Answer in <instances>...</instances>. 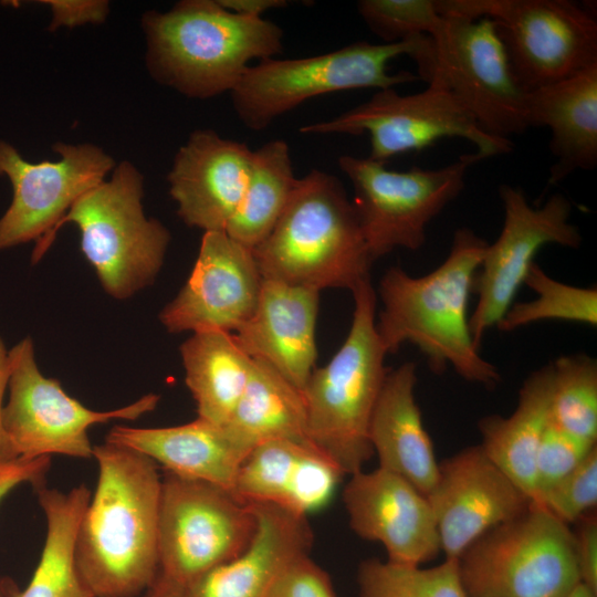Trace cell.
I'll list each match as a JSON object with an SVG mask.
<instances>
[{"label":"cell","mask_w":597,"mask_h":597,"mask_svg":"<svg viewBox=\"0 0 597 597\" xmlns=\"http://www.w3.org/2000/svg\"><path fill=\"white\" fill-rule=\"evenodd\" d=\"M441 15L488 18L525 93L597 65V22L569 0H434Z\"/></svg>","instance_id":"obj_8"},{"label":"cell","mask_w":597,"mask_h":597,"mask_svg":"<svg viewBox=\"0 0 597 597\" xmlns=\"http://www.w3.org/2000/svg\"><path fill=\"white\" fill-rule=\"evenodd\" d=\"M565 524L580 520L597 504V448L546 491L537 503Z\"/></svg>","instance_id":"obj_36"},{"label":"cell","mask_w":597,"mask_h":597,"mask_svg":"<svg viewBox=\"0 0 597 597\" xmlns=\"http://www.w3.org/2000/svg\"><path fill=\"white\" fill-rule=\"evenodd\" d=\"M253 150L212 129H197L175 155L169 193L191 228L224 231L244 193Z\"/></svg>","instance_id":"obj_20"},{"label":"cell","mask_w":597,"mask_h":597,"mask_svg":"<svg viewBox=\"0 0 597 597\" xmlns=\"http://www.w3.org/2000/svg\"><path fill=\"white\" fill-rule=\"evenodd\" d=\"M488 242L467 227L452 237L444 261L423 276H411L399 266L383 275L378 294L383 308L376 332L386 354L410 343L427 357L431 371L450 365L463 379L490 387L501 376L475 346L468 305Z\"/></svg>","instance_id":"obj_2"},{"label":"cell","mask_w":597,"mask_h":597,"mask_svg":"<svg viewBox=\"0 0 597 597\" xmlns=\"http://www.w3.org/2000/svg\"><path fill=\"white\" fill-rule=\"evenodd\" d=\"M142 27L151 76L191 98L231 93L251 61L283 51L277 24L235 14L218 0H182L165 12H145Z\"/></svg>","instance_id":"obj_3"},{"label":"cell","mask_w":597,"mask_h":597,"mask_svg":"<svg viewBox=\"0 0 597 597\" xmlns=\"http://www.w3.org/2000/svg\"><path fill=\"white\" fill-rule=\"evenodd\" d=\"M576 537V554L580 583L597 594V520L584 515Z\"/></svg>","instance_id":"obj_41"},{"label":"cell","mask_w":597,"mask_h":597,"mask_svg":"<svg viewBox=\"0 0 597 597\" xmlns=\"http://www.w3.org/2000/svg\"><path fill=\"white\" fill-rule=\"evenodd\" d=\"M318 301L316 290L263 280L254 312L234 332L251 358L271 365L300 391L315 369Z\"/></svg>","instance_id":"obj_21"},{"label":"cell","mask_w":597,"mask_h":597,"mask_svg":"<svg viewBox=\"0 0 597 597\" xmlns=\"http://www.w3.org/2000/svg\"><path fill=\"white\" fill-rule=\"evenodd\" d=\"M180 355L198 418L224 426L245 388L253 359L234 334L223 331L192 333L180 345Z\"/></svg>","instance_id":"obj_28"},{"label":"cell","mask_w":597,"mask_h":597,"mask_svg":"<svg viewBox=\"0 0 597 597\" xmlns=\"http://www.w3.org/2000/svg\"><path fill=\"white\" fill-rule=\"evenodd\" d=\"M567 597H597L591 589L579 583Z\"/></svg>","instance_id":"obj_45"},{"label":"cell","mask_w":597,"mask_h":597,"mask_svg":"<svg viewBox=\"0 0 597 597\" xmlns=\"http://www.w3.org/2000/svg\"><path fill=\"white\" fill-rule=\"evenodd\" d=\"M53 150L59 160L30 163L0 139V175L10 180L13 192L0 218V251L34 240L33 264L44 255L45 242L72 206L116 166L93 144L57 143Z\"/></svg>","instance_id":"obj_16"},{"label":"cell","mask_w":597,"mask_h":597,"mask_svg":"<svg viewBox=\"0 0 597 597\" xmlns=\"http://www.w3.org/2000/svg\"><path fill=\"white\" fill-rule=\"evenodd\" d=\"M431 48L420 35L397 43L356 42L337 50L305 57H270L250 65L230 93L239 121L251 130L268 128L277 117L305 101L324 94L356 88H394L420 80L417 74L388 72L399 55L415 62Z\"/></svg>","instance_id":"obj_6"},{"label":"cell","mask_w":597,"mask_h":597,"mask_svg":"<svg viewBox=\"0 0 597 597\" xmlns=\"http://www.w3.org/2000/svg\"><path fill=\"white\" fill-rule=\"evenodd\" d=\"M342 476L313 446L270 440L255 446L245 458L233 494L248 504H273L307 516L328 503Z\"/></svg>","instance_id":"obj_23"},{"label":"cell","mask_w":597,"mask_h":597,"mask_svg":"<svg viewBox=\"0 0 597 597\" xmlns=\"http://www.w3.org/2000/svg\"><path fill=\"white\" fill-rule=\"evenodd\" d=\"M143 597H186L185 588L176 583L165 578L164 576H157L154 584L144 593Z\"/></svg>","instance_id":"obj_44"},{"label":"cell","mask_w":597,"mask_h":597,"mask_svg":"<svg viewBox=\"0 0 597 597\" xmlns=\"http://www.w3.org/2000/svg\"><path fill=\"white\" fill-rule=\"evenodd\" d=\"M46 520L42 554L27 588L15 597H95L81 578L74 545L82 514L91 491L85 484L69 492L35 488Z\"/></svg>","instance_id":"obj_29"},{"label":"cell","mask_w":597,"mask_h":597,"mask_svg":"<svg viewBox=\"0 0 597 597\" xmlns=\"http://www.w3.org/2000/svg\"><path fill=\"white\" fill-rule=\"evenodd\" d=\"M552 364L534 370L523 383L516 408L491 415L478 426L486 455L531 499L535 498V457L549 421Z\"/></svg>","instance_id":"obj_27"},{"label":"cell","mask_w":597,"mask_h":597,"mask_svg":"<svg viewBox=\"0 0 597 597\" xmlns=\"http://www.w3.org/2000/svg\"><path fill=\"white\" fill-rule=\"evenodd\" d=\"M499 195L503 226L498 239L486 245L472 291L478 302L469 325L478 348L486 331L496 326L514 303L540 249L547 244L577 249L583 240L569 221L572 203L564 195L554 193L538 207L511 185H501Z\"/></svg>","instance_id":"obj_15"},{"label":"cell","mask_w":597,"mask_h":597,"mask_svg":"<svg viewBox=\"0 0 597 597\" xmlns=\"http://www.w3.org/2000/svg\"><path fill=\"white\" fill-rule=\"evenodd\" d=\"M52 11L49 27L53 31L61 27L74 28L86 23H102L109 12V3L104 0H46Z\"/></svg>","instance_id":"obj_40"},{"label":"cell","mask_w":597,"mask_h":597,"mask_svg":"<svg viewBox=\"0 0 597 597\" xmlns=\"http://www.w3.org/2000/svg\"><path fill=\"white\" fill-rule=\"evenodd\" d=\"M417 367L404 363L387 373L369 428L379 465L415 486L425 496L439 471L432 441L416 401Z\"/></svg>","instance_id":"obj_25"},{"label":"cell","mask_w":597,"mask_h":597,"mask_svg":"<svg viewBox=\"0 0 597 597\" xmlns=\"http://www.w3.org/2000/svg\"><path fill=\"white\" fill-rule=\"evenodd\" d=\"M343 502L352 531L380 543L388 562L420 566L441 553L427 496L401 476L378 467L349 475Z\"/></svg>","instance_id":"obj_19"},{"label":"cell","mask_w":597,"mask_h":597,"mask_svg":"<svg viewBox=\"0 0 597 597\" xmlns=\"http://www.w3.org/2000/svg\"><path fill=\"white\" fill-rule=\"evenodd\" d=\"M224 426L253 448L280 439L313 446L302 391L261 359H253L245 388Z\"/></svg>","instance_id":"obj_30"},{"label":"cell","mask_w":597,"mask_h":597,"mask_svg":"<svg viewBox=\"0 0 597 597\" xmlns=\"http://www.w3.org/2000/svg\"><path fill=\"white\" fill-rule=\"evenodd\" d=\"M256 517L231 491L164 471L158 523L159 575L186 588L251 542Z\"/></svg>","instance_id":"obj_12"},{"label":"cell","mask_w":597,"mask_h":597,"mask_svg":"<svg viewBox=\"0 0 597 597\" xmlns=\"http://www.w3.org/2000/svg\"><path fill=\"white\" fill-rule=\"evenodd\" d=\"M357 583L359 597H468L453 558L428 568L366 559Z\"/></svg>","instance_id":"obj_34"},{"label":"cell","mask_w":597,"mask_h":597,"mask_svg":"<svg viewBox=\"0 0 597 597\" xmlns=\"http://www.w3.org/2000/svg\"><path fill=\"white\" fill-rule=\"evenodd\" d=\"M458 566L468 597H567L580 583L575 534L533 502L475 541Z\"/></svg>","instance_id":"obj_9"},{"label":"cell","mask_w":597,"mask_h":597,"mask_svg":"<svg viewBox=\"0 0 597 597\" xmlns=\"http://www.w3.org/2000/svg\"><path fill=\"white\" fill-rule=\"evenodd\" d=\"M549 425L583 441L597 440V362L586 354L552 363Z\"/></svg>","instance_id":"obj_32"},{"label":"cell","mask_w":597,"mask_h":597,"mask_svg":"<svg viewBox=\"0 0 597 597\" xmlns=\"http://www.w3.org/2000/svg\"><path fill=\"white\" fill-rule=\"evenodd\" d=\"M429 38L432 54L420 80L446 86L492 136L510 139L528 129L526 93L490 19L441 15Z\"/></svg>","instance_id":"obj_13"},{"label":"cell","mask_w":597,"mask_h":597,"mask_svg":"<svg viewBox=\"0 0 597 597\" xmlns=\"http://www.w3.org/2000/svg\"><path fill=\"white\" fill-rule=\"evenodd\" d=\"M224 9L243 17L263 18L272 9L289 6L286 0H218Z\"/></svg>","instance_id":"obj_43"},{"label":"cell","mask_w":597,"mask_h":597,"mask_svg":"<svg viewBox=\"0 0 597 597\" xmlns=\"http://www.w3.org/2000/svg\"><path fill=\"white\" fill-rule=\"evenodd\" d=\"M303 134L369 135V159L421 150L442 138H462L476 147V160L506 155L511 139L492 136L446 86L430 82L426 90L401 95L395 88L378 90L368 101L323 122L300 127Z\"/></svg>","instance_id":"obj_11"},{"label":"cell","mask_w":597,"mask_h":597,"mask_svg":"<svg viewBox=\"0 0 597 597\" xmlns=\"http://www.w3.org/2000/svg\"><path fill=\"white\" fill-rule=\"evenodd\" d=\"M474 154L438 168L397 171L385 163L352 155L338 158L354 189L352 200L374 262L397 248L418 250L427 227L464 188Z\"/></svg>","instance_id":"obj_10"},{"label":"cell","mask_w":597,"mask_h":597,"mask_svg":"<svg viewBox=\"0 0 597 597\" xmlns=\"http://www.w3.org/2000/svg\"><path fill=\"white\" fill-rule=\"evenodd\" d=\"M263 277L251 249L224 231L205 232L193 269L159 313L167 332H237L254 312Z\"/></svg>","instance_id":"obj_18"},{"label":"cell","mask_w":597,"mask_h":597,"mask_svg":"<svg viewBox=\"0 0 597 597\" xmlns=\"http://www.w3.org/2000/svg\"><path fill=\"white\" fill-rule=\"evenodd\" d=\"M98 479L74 545L77 572L95 597H137L159 574L161 474L147 455L105 441L93 447Z\"/></svg>","instance_id":"obj_1"},{"label":"cell","mask_w":597,"mask_h":597,"mask_svg":"<svg viewBox=\"0 0 597 597\" xmlns=\"http://www.w3.org/2000/svg\"><path fill=\"white\" fill-rule=\"evenodd\" d=\"M352 293L347 337L325 366L312 371L302 391L308 440L344 475L362 471L374 455L369 428L388 373L387 354L376 332L377 295L371 282Z\"/></svg>","instance_id":"obj_5"},{"label":"cell","mask_w":597,"mask_h":597,"mask_svg":"<svg viewBox=\"0 0 597 597\" xmlns=\"http://www.w3.org/2000/svg\"><path fill=\"white\" fill-rule=\"evenodd\" d=\"M144 178L129 161L117 164L109 180L83 195L57 223L43 248L69 222L81 232V250L104 291L125 300L156 280L170 242L168 229L143 209Z\"/></svg>","instance_id":"obj_7"},{"label":"cell","mask_w":597,"mask_h":597,"mask_svg":"<svg viewBox=\"0 0 597 597\" xmlns=\"http://www.w3.org/2000/svg\"><path fill=\"white\" fill-rule=\"evenodd\" d=\"M296 181L286 142L274 139L253 150L244 193L224 232L253 250L277 223Z\"/></svg>","instance_id":"obj_31"},{"label":"cell","mask_w":597,"mask_h":597,"mask_svg":"<svg viewBox=\"0 0 597 597\" xmlns=\"http://www.w3.org/2000/svg\"><path fill=\"white\" fill-rule=\"evenodd\" d=\"M10 377V360L9 350L6 348L3 341L0 337V462H6L19 458L4 431L2 415H3V398L8 389Z\"/></svg>","instance_id":"obj_42"},{"label":"cell","mask_w":597,"mask_h":597,"mask_svg":"<svg viewBox=\"0 0 597 597\" xmlns=\"http://www.w3.org/2000/svg\"><path fill=\"white\" fill-rule=\"evenodd\" d=\"M252 252L263 280L318 292H353L370 281L374 263L342 181L318 169L297 178L277 223Z\"/></svg>","instance_id":"obj_4"},{"label":"cell","mask_w":597,"mask_h":597,"mask_svg":"<svg viewBox=\"0 0 597 597\" xmlns=\"http://www.w3.org/2000/svg\"><path fill=\"white\" fill-rule=\"evenodd\" d=\"M9 398L3 408L4 431L18 457L35 459L62 454L93 458L90 427L112 419L135 420L153 411L159 395L148 394L137 401L109 411L88 409L69 396L60 381L39 369L30 337L9 350Z\"/></svg>","instance_id":"obj_14"},{"label":"cell","mask_w":597,"mask_h":597,"mask_svg":"<svg viewBox=\"0 0 597 597\" xmlns=\"http://www.w3.org/2000/svg\"><path fill=\"white\" fill-rule=\"evenodd\" d=\"M536 294L527 302H514L498 323L501 332H512L541 321H567L597 325V290L559 282L534 262L524 281Z\"/></svg>","instance_id":"obj_33"},{"label":"cell","mask_w":597,"mask_h":597,"mask_svg":"<svg viewBox=\"0 0 597 597\" xmlns=\"http://www.w3.org/2000/svg\"><path fill=\"white\" fill-rule=\"evenodd\" d=\"M269 597H336V594L327 573L306 554L282 573Z\"/></svg>","instance_id":"obj_38"},{"label":"cell","mask_w":597,"mask_h":597,"mask_svg":"<svg viewBox=\"0 0 597 597\" xmlns=\"http://www.w3.org/2000/svg\"><path fill=\"white\" fill-rule=\"evenodd\" d=\"M105 441L132 448L178 476L233 493L238 472L253 447L227 426L197 418L180 426H114Z\"/></svg>","instance_id":"obj_24"},{"label":"cell","mask_w":597,"mask_h":597,"mask_svg":"<svg viewBox=\"0 0 597 597\" xmlns=\"http://www.w3.org/2000/svg\"><path fill=\"white\" fill-rule=\"evenodd\" d=\"M444 558L461 555L490 530L522 515L531 505L526 493L480 444L439 463L427 495Z\"/></svg>","instance_id":"obj_17"},{"label":"cell","mask_w":597,"mask_h":597,"mask_svg":"<svg viewBox=\"0 0 597 597\" xmlns=\"http://www.w3.org/2000/svg\"><path fill=\"white\" fill-rule=\"evenodd\" d=\"M251 505L256 530L249 545L190 583L186 597H269L282 573L310 553L314 536L306 515L268 503Z\"/></svg>","instance_id":"obj_22"},{"label":"cell","mask_w":597,"mask_h":597,"mask_svg":"<svg viewBox=\"0 0 597 597\" xmlns=\"http://www.w3.org/2000/svg\"><path fill=\"white\" fill-rule=\"evenodd\" d=\"M596 444L575 438L549 425L546 427L535 457V498L573 471Z\"/></svg>","instance_id":"obj_37"},{"label":"cell","mask_w":597,"mask_h":597,"mask_svg":"<svg viewBox=\"0 0 597 597\" xmlns=\"http://www.w3.org/2000/svg\"><path fill=\"white\" fill-rule=\"evenodd\" d=\"M357 11L383 43L430 36L441 21L434 0H360Z\"/></svg>","instance_id":"obj_35"},{"label":"cell","mask_w":597,"mask_h":597,"mask_svg":"<svg viewBox=\"0 0 597 597\" xmlns=\"http://www.w3.org/2000/svg\"><path fill=\"white\" fill-rule=\"evenodd\" d=\"M527 128L548 127L555 160L546 187L597 166V65L525 95Z\"/></svg>","instance_id":"obj_26"},{"label":"cell","mask_w":597,"mask_h":597,"mask_svg":"<svg viewBox=\"0 0 597 597\" xmlns=\"http://www.w3.org/2000/svg\"><path fill=\"white\" fill-rule=\"evenodd\" d=\"M51 465V457H40L35 459L15 458L6 462H0V502L13 489L21 484L30 483L34 488L44 484ZM12 594L2 582H0V597Z\"/></svg>","instance_id":"obj_39"}]
</instances>
